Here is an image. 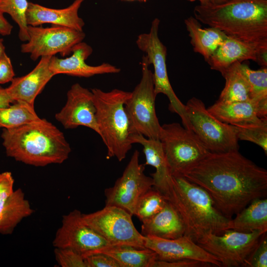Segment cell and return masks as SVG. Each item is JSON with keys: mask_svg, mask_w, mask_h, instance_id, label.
<instances>
[{"mask_svg": "<svg viewBox=\"0 0 267 267\" xmlns=\"http://www.w3.org/2000/svg\"><path fill=\"white\" fill-rule=\"evenodd\" d=\"M14 183L11 172L0 173V213L5 202L14 191Z\"/></svg>", "mask_w": 267, "mask_h": 267, "instance_id": "8d00e7d4", "label": "cell"}, {"mask_svg": "<svg viewBox=\"0 0 267 267\" xmlns=\"http://www.w3.org/2000/svg\"><path fill=\"white\" fill-rule=\"evenodd\" d=\"M51 57H41L38 64L30 72L13 79L6 90L14 102L24 101L34 105L37 96L55 76L49 67Z\"/></svg>", "mask_w": 267, "mask_h": 267, "instance_id": "ac0fdd59", "label": "cell"}, {"mask_svg": "<svg viewBox=\"0 0 267 267\" xmlns=\"http://www.w3.org/2000/svg\"><path fill=\"white\" fill-rule=\"evenodd\" d=\"M245 267H267V238L266 233L262 236L258 245L250 255Z\"/></svg>", "mask_w": 267, "mask_h": 267, "instance_id": "e575fe53", "label": "cell"}, {"mask_svg": "<svg viewBox=\"0 0 267 267\" xmlns=\"http://www.w3.org/2000/svg\"><path fill=\"white\" fill-rule=\"evenodd\" d=\"M3 13L0 10V34L8 36L11 34L13 26L5 18Z\"/></svg>", "mask_w": 267, "mask_h": 267, "instance_id": "ab89813d", "label": "cell"}, {"mask_svg": "<svg viewBox=\"0 0 267 267\" xmlns=\"http://www.w3.org/2000/svg\"><path fill=\"white\" fill-rule=\"evenodd\" d=\"M86 267H121L111 256L101 253L91 254L84 258Z\"/></svg>", "mask_w": 267, "mask_h": 267, "instance_id": "d590c367", "label": "cell"}, {"mask_svg": "<svg viewBox=\"0 0 267 267\" xmlns=\"http://www.w3.org/2000/svg\"><path fill=\"white\" fill-rule=\"evenodd\" d=\"M99 135L107 149V157L123 160L133 144L125 104L131 92L119 89L104 91L91 89Z\"/></svg>", "mask_w": 267, "mask_h": 267, "instance_id": "5b68a950", "label": "cell"}, {"mask_svg": "<svg viewBox=\"0 0 267 267\" xmlns=\"http://www.w3.org/2000/svg\"><path fill=\"white\" fill-rule=\"evenodd\" d=\"M132 215L113 206L89 214H82L85 223L104 238L110 245L144 248V236L135 228Z\"/></svg>", "mask_w": 267, "mask_h": 267, "instance_id": "30bf717a", "label": "cell"}, {"mask_svg": "<svg viewBox=\"0 0 267 267\" xmlns=\"http://www.w3.org/2000/svg\"><path fill=\"white\" fill-rule=\"evenodd\" d=\"M14 76L11 60L5 52L0 57V84L11 82Z\"/></svg>", "mask_w": 267, "mask_h": 267, "instance_id": "f35d334b", "label": "cell"}, {"mask_svg": "<svg viewBox=\"0 0 267 267\" xmlns=\"http://www.w3.org/2000/svg\"><path fill=\"white\" fill-rule=\"evenodd\" d=\"M234 126L239 139L254 143L260 146L267 154V118L257 122Z\"/></svg>", "mask_w": 267, "mask_h": 267, "instance_id": "4dcf8cb0", "label": "cell"}, {"mask_svg": "<svg viewBox=\"0 0 267 267\" xmlns=\"http://www.w3.org/2000/svg\"><path fill=\"white\" fill-rule=\"evenodd\" d=\"M184 23L193 50L202 55L206 62L227 37L218 29L202 28L200 22L193 16L185 19Z\"/></svg>", "mask_w": 267, "mask_h": 267, "instance_id": "cb8c5ba5", "label": "cell"}, {"mask_svg": "<svg viewBox=\"0 0 267 267\" xmlns=\"http://www.w3.org/2000/svg\"><path fill=\"white\" fill-rule=\"evenodd\" d=\"M256 102L252 99L225 102L218 100L208 111L220 121L231 125L255 122L258 116Z\"/></svg>", "mask_w": 267, "mask_h": 267, "instance_id": "603a6c76", "label": "cell"}, {"mask_svg": "<svg viewBox=\"0 0 267 267\" xmlns=\"http://www.w3.org/2000/svg\"><path fill=\"white\" fill-rule=\"evenodd\" d=\"M190 130L206 149L213 153L238 150V139L234 126L212 115L200 99L193 97L185 105Z\"/></svg>", "mask_w": 267, "mask_h": 267, "instance_id": "ba28073f", "label": "cell"}, {"mask_svg": "<svg viewBox=\"0 0 267 267\" xmlns=\"http://www.w3.org/2000/svg\"><path fill=\"white\" fill-rule=\"evenodd\" d=\"M241 63H233L222 74L225 84L219 101L229 102L250 99V86L241 70Z\"/></svg>", "mask_w": 267, "mask_h": 267, "instance_id": "83f0119b", "label": "cell"}, {"mask_svg": "<svg viewBox=\"0 0 267 267\" xmlns=\"http://www.w3.org/2000/svg\"><path fill=\"white\" fill-rule=\"evenodd\" d=\"M226 0H211L210 2L214 4H220L226 1Z\"/></svg>", "mask_w": 267, "mask_h": 267, "instance_id": "f6af8a7d", "label": "cell"}, {"mask_svg": "<svg viewBox=\"0 0 267 267\" xmlns=\"http://www.w3.org/2000/svg\"><path fill=\"white\" fill-rule=\"evenodd\" d=\"M3 39H0V57L5 52Z\"/></svg>", "mask_w": 267, "mask_h": 267, "instance_id": "7bdbcfd3", "label": "cell"}, {"mask_svg": "<svg viewBox=\"0 0 267 267\" xmlns=\"http://www.w3.org/2000/svg\"><path fill=\"white\" fill-rule=\"evenodd\" d=\"M139 156L135 150L122 175L104 191L105 206L119 207L132 216L139 198L154 185L153 178L145 175V165L139 164Z\"/></svg>", "mask_w": 267, "mask_h": 267, "instance_id": "7c38bea8", "label": "cell"}, {"mask_svg": "<svg viewBox=\"0 0 267 267\" xmlns=\"http://www.w3.org/2000/svg\"><path fill=\"white\" fill-rule=\"evenodd\" d=\"M40 119L34 105L26 102L17 101L12 105L0 107V129L15 128Z\"/></svg>", "mask_w": 267, "mask_h": 267, "instance_id": "f1b7e54d", "label": "cell"}, {"mask_svg": "<svg viewBox=\"0 0 267 267\" xmlns=\"http://www.w3.org/2000/svg\"><path fill=\"white\" fill-rule=\"evenodd\" d=\"M144 246L157 255V260L173 261L190 259L201 261L216 267H222L219 260L191 237L184 235L175 239H164L144 236Z\"/></svg>", "mask_w": 267, "mask_h": 267, "instance_id": "2e32d148", "label": "cell"}, {"mask_svg": "<svg viewBox=\"0 0 267 267\" xmlns=\"http://www.w3.org/2000/svg\"><path fill=\"white\" fill-rule=\"evenodd\" d=\"M182 177L204 189L230 219L253 200L267 196V170L238 150L209 152Z\"/></svg>", "mask_w": 267, "mask_h": 267, "instance_id": "6da1fadb", "label": "cell"}, {"mask_svg": "<svg viewBox=\"0 0 267 267\" xmlns=\"http://www.w3.org/2000/svg\"><path fill=\"white\" fill-rule=\"evenodd\" d=\"M160 22L158 18H155L151 23L149 32L139 35L136 44L138 48L146 54L149 64L153 66V76L156 95L159 93L166 95L170 101L169 110L178 114L183 126L191 130L185 105L176 95L169 81L166 65L167 50L158 35Z\"/></svg>", "mask_w": 267, "mask_h": 267, "instance_id": "9c48e42d", "label": "cell"}, {"mask_svg": "<svg viewBox=\"0 0 267 267\" xmlns=\"http://www.w3.org/2000/svg\"><path fill=\"white\" fill-rule=\"evenodd\" d=\"M97 253L111 256L119 263L121 267H152L154 262L157 260L156 253L147 248L109 245L93 254Z\"/></svg>", "mask_w": 267, "mask_h": 267, "instance_id": "4316f807", "label": "cell"}, {"mask_svg": "<svg viewBox=\"0 0 267 267\" xmlns=\"http://www.w3.org/2000/svg\"><path fill=\"white\" fill-rule=\"evenodd\" d=\"M186 0L190 1V2H193L196 0H198L200 2V4H205L210 2L211 0Z\"/></svg>", "mask_w": 267, "mask_h": 267, "instance_id": "ee69618b", "label": "cell"}, {"mask_svg": "<svg viewBox=\"0 0 267 267\" xmlns=\"http://www.w3.org/2000/svg\"><path fill=\"white\" fill-rule=\"evenodd\" d=\"M211 266L206 263L190 259L173 261L156 260L152 264V267H201Z\"/></svg>", "mask_w": 267, "mask_h": 267, "instance_id": "74e56055", "label": "cell"}, {"mask_svg": "<svg viewBox=\"0 0 267 267\" xmlns=\"http://www.w3.org/2000/svg\"><path fill=\"white\" fill-rule=\"evenodd\" d=\"M1 136L7 156L33 166L61 164L71 151L63 133L45 119L3 129Z\"/></svg>", "mask_w": 267, "mask_h": 267, "instance_id": "3957f363", "label": "cell"}, {"mask_svg": "<svg viewBox=\"0 0 267 267\" xmlns=\"http://www.w3.org/2000/svg\"><path fill=\"white\" fill-rule=\"evenodd\" d=\"M256 62L263 67H267V47L257 49Z\"/></svg>", "mask_w": 267, "mask_h": 267, "instance_id": "60d3db41", "label": "cell"}, {"mask_svg": "<svg viewBox=\"0 0 267 267\" xmlns=\"http://www.w3.org/2000/svg\"><path fill=\"white\" fill-rule=\"evenodd\" d=\"M14 102V101L8 95L6 89L0 86V107H7Z\"/></svg>", "mask_w": 267, "mask_h": 267, "instance_id": "b9f144b4", "label": "cell"}, {"mask_svg": "<svg viewBox=\"0 0 267 267\" xmlns=\"http://www.w3.org/2000/svg\"><path fill=\"white\" fill-rule=\"evenodd\" d=\"M54 252L57 262L62 267H86L84 258L74 250L55 248Z\"/></svg>", "mask_w": 267, "mask_h": 267, "instance_id": "836d02e7", "label": "cell"}, {"mask_svg": "<svg viewBox=\"0 0 267 267\" xmlns=\"http://www.w3.org/2000/svg\"><path fill=\"white\" fill-rule=\"evenodd\" d=\"M159 140L172 176H182L210 152L194 133L178 123L161 126Z\"/></svg>", "mask_w": 267, "mask_h": 267, "instance_id": "52a82bcc", "label": "cell"}, {"mask_svg": "<svg viewBox=\"0 0 267 267\" xmlns=\"http://www.w3.org/2000/svg\"><path fill=\"white\" fill-rule=\"evenodd\" d=\"M240 68L250 86V99L258 103L267 102V67L254 70L241 63Z\"/></svg>", "mask_w": 267, "mask_h": 267, "instance_id": "1f68e13d", "label": "cell"}, {"mask_svg": "<svg viewBox=\"0 0 267 267\" xmlns=\"http://www.w3.org/2000/svg\"><path fill=\"white\" fill-rule=\"evenodd\" d=\"M167 199L154 187L146 192L138 200L134 212L142 223L158 213L164 207Z\"/></svg>", "mask_w": 267, "mask_h": 267, "instance_id": "f546056e", "label": "cell"}, {"mask_svg": "<svg viewBox=\"0 0 267 267\" xmlns=\"http://www.w3.org/2000/svg\"><path fill=\"white\" fill-rule=\"evenodd\" d=\"M92 52V47L81 42L73 47L70 56L64 58L51 56L49 69L54 75L62 74L85 78L96 75L117 74L121 71L119 68L108 63L97 66L87 64L85 61Z\"/></svg>", "mask_w": 267, "mask_h": 267, "instance_id": "e0dca14e", "label": "cell"}, {"mask_svg": "<svg viewBox=\"0 0 267 267\" xmlns=\"http://www.w3.org/2000/svg\"><path fill=\"white\" fill-rule=\"evenodd\" d=\"M52 244L55 248L74 250L84 258L110 245L85 223L82 213L77 209L63 216L61 225L56 232Z\"/></svg>", "mask_w": 267, "mask_h": 267, "instance_id": "5bb4252c", "label": "cell"}, {"mask_svg": "<svg viewBox=\"0 0 267 267\" xmlns=\"http://www.w3.org/2000/svg\"><path fill=\"white\" fill-rule=\"evenodd\" d=\"M28 4L27 0H0V10L9 14L16 22L19 28V38L26 42L29 40L26 20Z\"/></svg>", "mask_w": 267, "mask_h": 267, "instance_id": "d6a6232c", "label": "cell"}, {"mask_svg": "<svg viewBox=\"0 0 267 267\" xmlns=\"http://www.w3.org/2000/svg\"><path fill=\"white\" fill-rule=\"evenodd\" d=\"M122 1H138L140 2H146L148 0H120Z\"/></svg>", "mask_w": 267, "mask_h": 267, "instance_id": "bcb514c9", "label": "cell"}, {"mask_svg": "<svg viewBox=\"0 0 267 267\" xmlns=\"http://www.w3.org/2000/svg\"><path fill=\"white\" fill-rule=\"evenodd\" d=\"M165 197L180 215L184 235L194 241L209 233L222 234L228 229L231 219L218 209L204 189L184 177L173 176Z\"/></svg>", "mask_w": 267, "mask_h": 267, "instance_id": "277c9868", "label": "cell"}, {"mask_svg": "<svg viewBox=\"0 0 267 267\" xmlns=\"http://www.w3.org/2000/svg\"><path fill=\"white\" fill-rule=\"evenodd\" d=\"M200 22L219 29L227 36L267 47V0H226L220 4H199L194 9Z\"/></svg>", "mask_w": 267, "mask_h": 267, "instance_id": "7a4b0ae2", "label": "cell"}, {"mask_svg": "<svg viewBox=\"0 0 267 267\" xmlns=\"http://www.w3.org/2000/svg\"><path fill=\"white\" fill-rule=\"evenodd\" d=\"M84 0H74L71 4L62 9L48 8L30 2L26 12L27 24L39 26L50 23L83 31L85 22L79 16L78 11Z\"/></svg>", "mask_w": 267, "mask_h": 267, "instance_id": "d6986e66", "label": "cell"}, {"mask_svg": "<svg viewBox=\"0 0 267 267\" xmlns=\"http://www.w3.org/2000/svg\"><path fill=\"white\" fill-rule=\"evenodd\" d=\"M256 51L254 45L227 36L207 62L211 69L222 75L235 62L248 60L256 62Z\"/></svg>", "mask_w": 267, "mask_h": 267, "instance_id": "44dd1931", "label": "cell"}, {"mask_svg": "<svg viewBox=\"0 0 267 267\" xmlns=\"http://www.w3.org/2000/svg\"><path fill=\"white\" fill-rule=\"evenodd\" d=\"M55 118L66 129L84 126L99 134L93 93L79 83L73 85L68 91L66 102Z\"/></svg>", "mask_w": 267, "mask_h": 267, "instance_id": "9a60e30c", "label": "cell"}, {"mask_svg": "<svg viewBox=\"0 0 267 267\" xmlns=\"http://www.w3.org/2000/svg\"><path fill=\"white\" fill-rule=\"evenodd\" d=\"M141 233L164 239H175L185 234V228L178 213L167 200L163 208L142 223Z\"/></svg>", "mask_w": 267, "mask_h": 267, "instance_id": "7402d4cb", "label": "cell"}, {"mask_svg": "<svg viewBox=\"0 0 267 267\" xmlns=\"http://www.w3.org/2000/svg\"><path fill=\"white\" fill-rule=\"evenodd\" d=\"M34 209L21 188L14 190L0 213V234H11L17 224L33 214Z\"/></svg>", "mask_w": 267, "mask_h": 267, "instance_id": "484cf974", "label": "cell"}, {"mask_svg": "<svg viewBox=\"0 0 267 267\" xmlns=\"http://www.w3.org/2000/svg\"><path fill=\"white\" fill-rule=\"evenodd\" d=\"M141 78L125 102L131 134H139L151 139H159L161 125L155 110L156 95L153 72L147 57L140 62Z\"/></svg>", "mask_w": 267, "mask_h": 267, "instance_id": "8992f818", "label": "cell"}, {"mask_svg": "<svg viewBox=\"0 0 267 267\" xmlns=\"http://www.w3.org/2000/svg\"><path fill=\"white\" fill-rule=\"evenodd\" d=\"M133 144L138 143L143 146L145 157V165L153 167L155 172L150 174L154 181V187L166 196L172 183L171 174L166 158L159 139L147 138L139 134H131Z\"/></svg>", "mask_w": 267, "mask_h": 267, "instance_id": "ffe728a7", "label": "cell"}, {"mask_svg": "<svg viewBox=\"0 0 267 267\" xmlns=\"http://www.w3.org/2000/svg\"><path fill=\"white\" fill-rule=\"evenodd\" d=\"M266 233L261 230L243 232L228 229L222 234L209 233L196 242L217 258L222 267H245L250 255Z\"/></svg>", "mask_w": 267, "mask_h": 267, "instance_id": "8fae6325", "label": "cell"}, {"mask_svg": "<svg viewBox=\"0 0 267 267\" xmlns=\"http://www.w3.org/2000/svg\"><path fill=\"white\" fill-rule=\"evenodd\" d=\"M231 219L228 229L243 232L254 230L267 231V199L253 200L249 205Z\"/></svg>", "mask_w": 267, "mask_h": 267, "instance_id": "d4e9b609", "label": "cell"}, {"mask_svg": "<svg viewBox=\"0 0 267 267\" xmlns=\"http://www.w3.org/2000/svg\"><path fill=\"white\" fill-rule=\"evenodd\" d=\"M28 32L29 40L21 44V51L29 53L34 61L57 53L63 57L69 55L73 47L86 37L83 31L55 25L47 28L28 25Z\"/></svg>", "mask_w": 267, "mask_h": 267, "instance_id": "4fadbf2b", "label": "cell"}]
</instances>
